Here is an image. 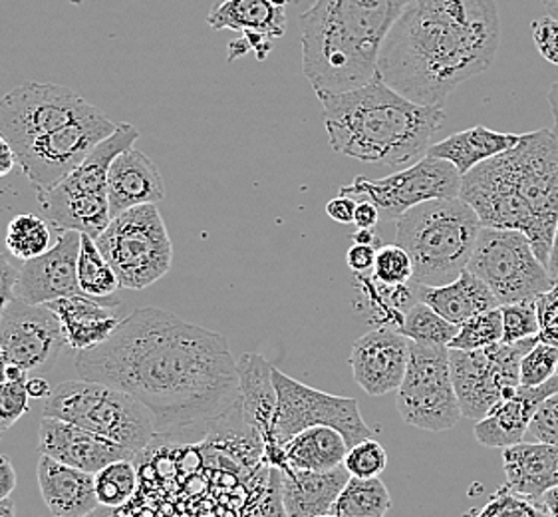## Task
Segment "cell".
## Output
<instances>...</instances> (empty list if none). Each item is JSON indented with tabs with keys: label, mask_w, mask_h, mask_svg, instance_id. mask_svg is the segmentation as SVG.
<instances>
[{
	"label": "cell",
	"mask_w": 558,
	"mask_h": 517,
	"mask_svg": "<svg viewBox=\"0 0 558 517\" xmlns=\"http://www.w3.org/2000/svg\"><path fill=\"white\" fill-rule=\"evenodd\" d=\"M98 110L80 94L60 84L24 82L0 98V134L14 154L40 135L54 132Z\"/></svg>",
	"instance_id": "cell-14"
},
{
	"label": "cell",
	"mask_w": 558,
	"mask_h": 517,
	"mask_svg": "<svg viewBox=\"0 0 558 517\" xmlns=\"http://www.w3.org/2000/svg\"><path fill=\"white\" fill-rule=\"evenodd\" d=\"M410 345L412 340L391 326H378L357 338L350 352L357 386L369 396L396 393L405 376Z\"/></svg>",
	"instance_id": "cell-19"
},
{
	"label": "cell",
	"mask_w": 558,
	"mask_h": 517,
	"mask_svg": "<svg viewBox=\"0 0 558 517\" xmlns=\"http://www.w3.org/2000/svg\"><path fill=\"white\" fill-rule=\"evenodd\" d=\"M410 0H314L299 21L302 72L314 92H344L376 76L381 45Z\"/></svg>",
	"instance_id": "cell-5"
},
{
	"label": "cell",
	"mask_w": 558,
	"mask_h": 517,
	"mask_svg": "<svg viewBox=\"0 0 558 517\" xmlns=\"http://www.w3.org/2000/svg\"><path fill=\"white\" fill-rule=\"evenodd\" d=\"M16 164V154L12 149L11 142L0 134V178L9 176Z\"/></svg>",
	"instance_id": "cell-53"
},
{
	"label": "cell",
	"mask_w": 558,
	"mask_h": 517,
	"mask_svg": "<svg viewBox=\"0 0 558 517\" xmlns=\"http://www.w3.org/2000/svg\"><path fill=\"white\" fill-rule=\"evenodd\" d=\"M78 282L80 291L92 299H108L118 289H122L116 270L96 245V239L84 233L80 245Z\"/></svg>",
	"instance_id": "cell-33"
},
{
	"label": "cell",
	"mask_w": 558,
	"mask_h": 517,
	"mask_svg": "<svg viewBox=\"0 0 558 517\" xmlns=\"http://www.w3.org/2000/svg\"><path fill=\"white\" fill-rule=\"evenodd\" d=\"M38 450L82 472L96 473L108 464L134 460V452L101 438L86 428L70 424L58 418L45 417L38 428Z\"/></svg>",
	"instance_id": "cell-21"
},
{
	"label": "cell",
	"mask_w": 558,
	"mask_h": 517,
	"mask_svg": "<svg viewBox=\"0 0 558 517\" xmlns=\"http://www.w3.org/2000/svg\"><path fill=\"white\" fill-rule=\"evenodd\" d=\"M7 369H9V360L4 357V350L0 347V384L7 381Z\"/></svg>",
	"instance_id": "cell-60"
},
{
	"label": "cell",
	"mask_w": 558,
	"mask_h": 517,
	"mask_svg": "<svg viewBox=\"0 0 558 517\" xmlns=\"http://www.w3.org/2000/svg\"><path fill=\"white\" fill-rule=\"evenodd\" d=\"M76 372L132 394L156 418L157 436H209L239 408L229 340L157 306L135 309L112 337L78 352Z\"/></svg>",
	"instance_id": "cell-1"
},
{
	"label": "cell",
	"mask_w": 558,
	"mask_h": 517,
	"mask_svg": "<svg viewBox=\"0 0 558 517\" xmlns=\"http://www.w3.org/2000/svg\"><path fill=\"white\" fill-rule=\"evenodd\" d=\"M525 442H541L558 446V393L550 394L543 405L538 406L531 426L526 430Z\"/></svg>",
	"instance_id": "cell-44"
},
{
	"label": "cell",
	"mask_w": 558,
	"mask_h": 517,
	"mask_svg": "<svg viewBox=\"0 0 558 517\" xmlns=\"http://www.w3.org/2000/svg\"><path fill=\"white\" fill-rule=\"evenodd\" d=\"M480 215L461 197L420 203L396 219V243L410 253L422 287L456 281L470 265L480 237Z\"/></svg>",
	"instance_id": "cell-6"
},
{
	"label": "cell",
	"mask_w": 558,
	"mask_h": 517,
	"mask_svg": "<svg viewBox=\"0 0 558 517\" xmlns=\"http://www.w3.org/2000/svg\"><path fill=\"white\" fill-rule=\"evenodd\" d=\"M239 372V410L246 426L257 432L265 444V460L284 470L287 461L282 448L275 442V414H277V388L272 381V366L260 354L245 352L236 359Z\"/></svg>",
	"instance_id": "cell-20"
},
{
	"label": "cell",
	"mask_w": 558,
	"mask_h": 517,
	"mask_svg": "<svg viewBox=\"0 0 558 517\" xmlns=\"http://www.w3.org/2000/svg\"><path fill=\"white\" fill-rule=\"evenodd\" d=\"M502 340L501 306L473 316L459 326L458 335L449 342V349L481 350Z\"/></svg>",
	"instance_id": "cell-37"
},
{
	"label": "cell",
	"mask_w": 558,
	"mask_h": 517,
	"mask_svg": "<svg viewBox=\"0 0 558 517\" xmlns=\"http://www.w3.org/2000/svg\"><path fill=\"white\" fill-rule=\"evenodd\" d=\"M166 197V183L154 159L130 147L113 159L108 171V203L110 215L123 214L140 205H157Z\"/></svg>",
	"instance_id": "cell-24"
},
{
	"label": "cell",
	"mask_w": 558,
	"mask_h": 517,
	"mask_svg": "<svg viewBox=\"0 0 558 517\" xmlns=\"http://www.w3.org/2000/svg\"><path fill=\"white\" fill-rule=\"evenodd\" d=\"M320 517H342V516H336V514H328V516H320Z\"/></svg>",
	"instance_id": "cell-62"
},
{
	"label": "cell",
	"mask_w": 558,
	"mask_h": 517,
	"mask_svg": "<svg viewBox=\"0 0 558 517\" xmlns=\"http://www.w3.org/2000/svg\"><path fill=\"white\" fill-rule=\"evenodd\" d=\"M82 233L58 231L57 245L40 257L24 261L14 297L31 304H46L80 294L78 257Z\"/></svg>",
	"instance_id": "cell-18"
},
{
	"label": "cell",
	"mask_w": 558,
	"mask_h": 517,
	"mask_svg": "<svg viewBox=\"0 0 558 517\" xmlns=\"http://www.w3.org/2000/svg\"><path fill=\"white\" fill-rule=\"evenodd\" d=\"M118 124L101 110L40 135L16 152V164L36 193L52 190L88 158L92 149L116 132Z\"/></svg>",
	"instance_id": "cell-15"
},
{
	"label": "cell",
	"mask_w": 558,
	"mask_h": 517,
	"mask_svg": "<svg viewBox=\"0 0 558 517\" xmlns=\"http://www.w3.org/2000/svg\"><path fill=\"white\" fill-rule=\"evenodd\" d=\"M64 345L60 321L46 304L14 297L0 315V347L12 366L26 372L50 369Z\"/></svg>",
	"instance_id": "cell-17"
},
{
	"label": "cell",
	"mask_w": 558,
	"mask_h": 517,
	"mask_svg": "<svg viewBox=\"0 0 558 517\" xmlns=\"http://www.w3.org/2000/svg\"><path fill=\"white\" fill-rule=\"evenodd\" d=\"M26 381H4L0 384V434L14 426L28 412L31 394L26 390Z\"/></svg>",
	"instance_id": "cell-43"
},
{
	"label": "cell",
	"mask_w": 558,
	"mask_h": 517,
	"mask_svg": "<svg viewBox=\"0 0 558 517\" xmlns=\"http://www.w3.org/2000/svg\"><path fill=\"white\" fill-rule=\"evenodd\" d=\"M272 381L277 388L275 442L280 448L302 430L314 426L335 428L347 438L348 448L372 438V430L360 414V405L354 398L316 390L275 366Z\"/></svg>",
	"instance_id": "cell-13"
},
{
	"label": "cell",
	"mask_w": 558,
	"mask_h": 517,
	"mask_svg": "<svg viewBox=\"0 0 558 517\" xmlns=\"http://www.w3.org/2000/svg\"><path fill=\"white\" fill-rule=\"evenodd\" d=\"M461 176L456 166L444 159L424 156L393 176L381 180H368L357 176L356 180L340 188L342 195L366 197L376 203L381 219L396 221L415 205L434 200H451L459 197Z\"/></svg>",
	"instance_id": "cell-16"
},
{
	"label": "cell",
	"mask_w": 558,
	"mask_h": 517,
	"mask_svg": "<svg viewBox=\"0 0 558 517\" xmlns=\"http://www.w3.org/2000/svg\"><path fill=\"white\" fill-rule=\"evenodd\" d=\"M468 270L492 289L501 306L536 301L553 289L547 265L536 257L525 233L514 229L481 227Z\"/></svg>",
	"instance_id": "cell-10"
},
{
	"label": "cell",
	"mask_w": 558,
	"mask_h": 517,
	"mask_svg": "<svg viewBox=\"0 0 558 517\" xmlns=\"http://www.w3.org/2000/svg\"><path fill=\"white\" fill-rule=\"evenodd\" d=\"M547 269L550 282H553V287H555V285H558V227L557 236H555V243H553L550 255H548Z\"/></svg>",
	"instance_id": "cell-57"
},
{
	"label": "cell",
	"mask_w": 558,
	"mask_h": 517,
	"mask_svg": "<svg viewBox=\"0 0 558 517\" xmlns=\"http://www.w3.org/2000/svg\"><path fill=\"white\" fill-rule=\"evenodd\" d=\"M558 349L538 340L521 360V386L535 388L557 376Z\"/></svg>",
	"instance_id": "cell-42"
},
{
	"label": "cell",
	"mask_w": 558,
	"mask_h": 517,
	"mask_svg": "<svg viewBox=\"0 0 558 517\" xmlns=\"http://www.w3.org/2000/svg\"><path fill=\"white\" fill-rule=\"evenodd\" d=\"M45 417L86 428L125 450L142 454L156 438V418L132 394L94 381H66L48 394Z\"/></svg>",
	"instance_id": "cell-7"
},
{
	"label": "cell",
	"mask_w": 558,
	"mask_h": 517,
	"mask_svg": "<svg viewBox=\"0 0 558 517\" xmlns=\"http://www.w3.org/2000/svg\"><path fill=\"white\" fill-rule=\"evenodd\" d=\"M19 273L21 270L14 269V265L9 258L0 255V315L14 299V287L19 281Z\"/></svg>",
	"instance_id": "cell-49"
},
{
	"label": "cell",
	"mask_w": 558,
	"mask_h": 517,
	"mask_svg": "<svg viewBox=\"0 0 558 517\" xmlns=\"http://www.w3.org/2000/svg\"><path fill=\"white\" fill-rule=\"evenodd\" d=\"M291 0H219L209 12L207 23L215 31L243 34L248 52L265 60L272 43L287 33V9Z\"/></svg>",
	"instance_id": "cell-22"
},
{
	"label": "cell",
	"mask_w": 558,
	"mask_h": 517,
	"mask_svg": "<svg viewBox=\"0 0 558 517\" xmlns=\"http://www.w3.org/2000/svg\"><path fill=\"white\" fill-rule=\"evenodd\" d=\"M548 101H550V108H553V113H555V130L553 132L558 137V82L548 92Z\"/></svg>",
	"instance_id": "cell-58"
},
{
	"label": "cell",
	"mask_w": 558,
	"mask_h": 517,
	"mask_svg": "<svg viewBox=\"0 0 558 517\" xmlns=\"http://www.w3.org/2000/svg\"><path fill=\"white\" fill-rule=\"evenodd\" d=\"M502 470L507 490L538 502L558 485V446L521 442L502 448Z\"/></svg>",
	"instance_id": "cell-27"
},
{
	"label": "cell",
	"mask_w": 558,
	"mask_h": 517,
	"mask_svg": "<svg viewBox=\"0 0 558 517\" xmlns=\"http://www.w3.org/2000/svg\"><path fill=\"white\" fill-rule=\"evenodd\" d=\"M282 454L287 468L328 472L344 466L348 442L335 428H306L282 444Z\"/></svg>",
	"instance_id": "cell-31"
},
{
	"label": "cell",
	"mask_w": 558,
	"mask_h": 517,
	"mask_svg": "<svg viewBox=\"0 0 558 517\" xmlns=\"http://www.w3.org/2000/svg\"><path fill=\"white\" fill-rule=\"evenodd\" d=\"M36 476L43 502L54 517H86L100 507L94 473L82 472L43 454Z\"/></svg>",
	"instance_id": "cell-25"
},
{
	"label": "cell",
	"mask_w": 558,
	"mask_h": 517,
	"mask_svg": "<svg viewBox=\"0 0 558 517\" xmlns=\"http://www.w3.org/2000/svg\"><path fill=\"white\" fill-rule=\"evenodd\" d=\"M388 466V454L378 440L368 438L348 448L344 468L354 478H380Z\"/></svg>",
	"instance_id": "cell-41"
},
{
	"label": "cell",
	"mask_w": 558,
	"mask_h": 517,
	"mask_svg": "<svg viewBox=\"0 0 558 517\" xmlns=\"http://www.w3.org/2000/svg\"><path fill=\"white\" fill-rule=\"evenodd\" d=\"M245 517H289L280 497V470L270 466L267 485L258 495L255 507L246 512Z\"/></svg>",
	"instance_id": "cell-46"
},
{
	"label": "cell",
	"mask_w": 558,
	"mask_h": 517,
	"mask_svg": "<svg viewBox=\"0 0 558 517\" xmlns=\"http://www.w3.org/2000/svg\"><path fill=\"white\" fill-rule=\"evenodd\" d=\"M350 473L344 466L328 472L280 470V497L289 517H320L332 514L336 500L344 490Z\"/></svg>",
	"instance_id": "cell-26"
},
{
	"label": "cell",
	"mask_w": 558,
	"mask_h": 517,
	"mask_svg": "<svg viewBox=\"0 0 558 517\" xmlns=\"http://www.w3.org/2000/svg\"><path fill=\"white\" fill-rule=\"evenodd\" d=\"M316 98L336 154L386 168L424 158L447 118L444 106L408 100L378 74L352 91H318Z\"/></svg>",
	"instance_id": "cell-4"
},
{
	"label": "cell",
	"mask_w": 558,
	"mask_h": 517,
	"mask_svg": "<svg viewBox=\"0 0 558 517\" xmlns=\"http://www.w3.org/2000/svg\"><path fill=\"white\" fill-rule=\"evenodd\" d=\"M521 135L502 134L485 125H475L458 134L449 135L446 140L432 144L425 156L444 159L456 166L459 176L463 178L471 169L477 168L483 161L499 156L502 152L517 146Z\"/></svg>",
	"instance_id": "cell-30"
},
{
	"label": "cell",
	"mask_w": 558,
	"mask_h": 517,
	"mask_svg": "<svg viewBox=\"0 0 558 517\" xmlns=\"http://www.w3.org/2000/svg\"><path fill=\"white\" fill-rule=\"evenodd\" d=\"M50 227L38 215H16L7 227V248L21 261L45 255L50 249Z\"/></svg>",
	"instance_id": "cell-35"
},
{
	"label": "cell",
	"mask_w": 558,
	"mask_h": 517,
	"mask_svg": "<svg viewBox=\"0 0 558 517\" xmlns=\"http://www.w3.org/2000/svg\"><path fill=\"white\" fill-rule=\"evenodd\" d=\"M541 2H543V7L547 9L550 16L558 19V0H541Z\"/></svg>",
	"instance_id": "cell-61"
},
{
	"label": "cell",
	"mask_w": 558,
	"mask_h": 517,
	"mask_svg": "<svg viewBox=\"0 0 558 517\" xmlns=\"http://www.w3.org/2000/svg\"><path fill=\"white\" fill-rule=\"evenodd\" d=\"M396 393L398 414L410 426L444 432L463 417L451 378L449 347L412 342L405 376Z\"/></svg>",
	"instance_id": "cell-12"
},
{
	"label": "cell",
	"mask_w": 558,
	"mask_h": 517,
	"mask_svg": "<svg viewBox=\"0 0 558 517\" xmlns=\"http://www.w3.org/2000/svg\"><path fill=\"white\" fill-rule=\"evenodd\" d=\"M465 517H548V514L538 502H531L523 495L513 494L502 485L487 502V506L471 509Z\"/></svg>",
	"instance_id": "cell-39"
},
{
	"label": "cell",
	"mask_w": 558,
	"mask_h": 517,
	"mask_svg": "<svg viewBox=\"0 0 558 517\" xmlns=\"http://www.w3.org/2000/svg\"><path fill=\"white\" fill-rule=\"evenodd\" d=\"M46 306L58 316L66 347L76 352L98 347L112 337L113 330L122 323L110 306L98 303V299H92L84 292L46 303Z\"/></svg>",
	"instance_id": "cell-28"
},
{
	"label": "cell",
	"mask_w": 558,
	"mask_h": 517,
	"mask_svg": "<svg viewBox=\"0 0 558 517\" xmlns=\"http://www.w3.org/2000/svg\"><path fill=\"white\" fill-rule=\"evenodd\" d=\"M98 502L104 507H122L134 497L137 472L132 460H118L94 473Z\"/></svg>",
	"instance_id": "cell-36"
},
{
	"label": "cell",
	"mask_w": 558,
	"mask_h": 517,
	"mask_svg": "<svg viewBox=\"0 0 558 517\" xmlns=\"http://www.w3.org/2000/svg\"><path fill=\"white\" fill-rule=\"evenodd\" d=\"M536 313L541 323L538 340L558 349V285L536 299Z\"/></svg>",
	"instance_id": "cell-45"
},
{
	"label": "cell",
	"mask_w": 558,
	"mask_h": 517,
	"mask_svg": "<svg viewBox=\"0 0 558 517\" xmlns=\"http://www.w3.org/2000/svg\"><path fill=\"white\" fill-rule=\"evenodd\" d=\"M0 517H14V502H12V497L0 500Z\"/></svg>",
	"instance_id": "cell-59"
},
{
	"label": "cell",
	"mask_w": 558,
	"mask_h": 517,
	"mask_svg": "<svg viewBox=\"0 0 558 517\" xmlns=\"http://www.w3.org/2000/svg\"><path fill=\"white\" fill-rule=\"evenodd\" d=\"M96 245L116 270L120 287L144 291L173 265V245L157 205L147 203L116 215Z\"/></svg>",
	"instance_id": "cell-9"
},
{
	"label": "cell",
	"mask_w": 558,
	"mask_h": 517,
	"mask_svg": "<svg viewBox=\"0 0 558 517\" xmlns=\"http://www.w3.org/2000/svg\"><path fill=\"white\" fill-rule=\"evenodd\" d=\"M356 207L357 203L354 197L338 193V197H335V200H330V202L326 203V214H328L330 219H335L336 224L350 226V224H354Z\"/></svg>",
	"instance_id": "cell-50"
},
{
	"label": "cell",
	"mask_w": 558,
	"mask_h": 517,
	"mask_svg": "<svg viewBox=\"0 0 558 517\" xmlns=\"http://www.w3.org/2000/svg\"><path fill=\"white\" fill-rule=\"evenodd\" d=\"M415 291H417V301L429 304L436 313L456 326L463 325L465 321L485 311L501 306L492 289L468 269L449 285L444 287L415 285Z\"/></svg>",
	"instance_id": "cell-29"
},
{
	"label": "cell",
	"mask_w": 558,
	"mask_h": 517,
	"mask_svg": "<svg viewBox=\"0 0 558 517\" xmlns=\"http://www.w3.org/2000/svg\"><path fill=\"white\" fill-rule=\"evenodd\" d=\"M372 275L388 287L408 285L413 279V261L405 249L396 245H380L376 249V263Z\"/></svg>",
	"instance_id": "cell-38"
},
{
	"label": "cell",
	"mask_w": 558,
	"mask_h": 517,
	"mask_svg": "<svg viewBox=\"0 0 558 517\" xmlns=\"http://www.w3.org/2000/svg\"><path fill=\"white\" fill-rule=\"evenodd\" d=\"M140 132L132 124H118L116 132L92 149L70 176L45 193H36L48 224L57 231H78L98 239L110 226L108 171L113 159L134 147Z\"/></svg>",
	"instance_id": "cell-8"
},
{
	"label": "cell",
	"mask_w": 558,
	"mask_h": 517,
	"mask_svg": "<svg viewBox=\"0 0 558 517\" xmlns=\"http://www.w3.org/2000/svg\"><path fill=\"white\" fill-rule=\"evenodd\" d=\"M555 393H558V376L535 388L521 386L514 396L493 406L487 417L477 420L475 438L485 448H509L525 442L538 406Z\"/></svg>",
	"instance_id": "cell-23"
},
{
	"label": "cell",
	"mask_w": 558,
	"mask_h": 517,
	"mask_svg": "<svg viewBox=\"0 0 558 517\" xmlns=\"http://www.w3.org/2000/svg\"><path fill=\"white\" fill-rule=\"evenodd\" d=\"M26 390L31 394V398H48V394L52 393V388L48 386L45 378H28Z\"/></svg>",
	"instance_id": "cell-54"
},
{
	"label": "cell",
	"mask_w": 558,
	"mask_h": 517,
	"mask_svg": "<svg viewBox=\"0 0 558 517\" xmlns=\"http://www.w3.org/2000/svg\"><path fill=\"white\" fill-rule=\"evenodd\" d=\"M538 337L519 342H497L487 349H449L451 378L458 393L461 414L481 420L495 405L521 388V360L535 347Z\"/></svg>",
	"instance_id": "cell-11"
},
{
	"label": "cell",
	"mask_w": 558,
	"mask_h": 517,
	"mask_svg": "<svg viewBox=\"0 0 558 517\" xmlns=\"http://www.w3.org/2000/svg\"><path fill=\"white\" fill-rule=\"evenodd\" d=\"M499 45L497 0H410L381 45L376 74L408 100L446 106L492 67Z\"/></svg>",
	"instance_id": "cell-2"
},
{
	"label": "cell",
	"mask_w": 558,
	"mask_h": 517,
	"mask_svg": "<svg viewBox=\"0 0 558 517\" xmlns=\"http://www.w3.org/2000/svg\"><path fill=\"white\" fill-rule=\"evenodd\" d=\"M390 509V492L380 478L350 476L336 500L332 514L342 517H386Z\"/></svg>",
	"instance_id": "cell-32"
},
{
	"label": "cell",
	"mask_w": 558,
	"mask_h": 517,
	"mask_svg": "<svg viewBox=\"0 0 558 517\" xmlns=\"http://www.w3.org/2000/svg\"><path fill=\"white\" fill-rule=\"evenodd\" d=\"M352 243L376 248L380 243V237L376 233V229H357L356 233L352 236Z\"/></svg>",
	"instance_id": "cell-55"
},
{
	"label": "cell",
	"mask_w": 558,
	"mask_h": 517,
	"mask_svg": "<svg viewBox=\"0 0 558 517\" xmlns=\"http://www.w3.org/2000/svg\"><path fill=\"white\" fill-rule=\"evenodd\" d=\"M531 34L541 57L558 67V19L550 14L545 19H538L531 24Z\"/></svg>",
	"instance_id": "cell-47"
},
{
	"label": "cell",
	"mask_w": 558,
	"mask_h": 517,
	"mask_svg": "<svg viewBox=\"0 0 558 517\" xmlns=\"http://www.w3.org/2000/svg\"><path fill=\"white\" fill-rule=\"evenodd\" d=\"M16 490V472L12 468L11 460L0 454V500L11 497Z\"/></svg>",
	"instance_id": "cell-52"
},
{
	"label": "cell",
	"mask_w": 558,
	"mask_h": 517,
	"mask_svg": "<svg viewBox=\"0 0 558 517\" xmlns=\"http://www.w3.org/2000/svg\"><path fill=\"white\" fill-rule=\"evenodd\" d=\"M557 376H558V366H557Z\"/></svg>",
	"instance_id": "cell-63"
},
{
	"label": "cell",
	"mask_w": 558,
	"mask_h": 517,
	"mask_svg": "<svg viewBox=\"0 0 558 517\" xmlns=\"http://www.w3.org/2000/svg\"><path fill=\"white\" fill-rule=\"evenodd\" d=\"M502 342H519L538 337L541 323L536 313V301L502 304Z\"/></svg>",
	"instance_id": "cell-40"
},
{
	"label": "cell",
	"mask_w": 558,
	"mask_h": 517,
	"mask_svg": "<svg viewBox=\"0 0 558 517\" xmlns=\"http://www.w3.org/2000/svg\"><path fill=\"white\" fill-rule=\"evenodd\" d=\"M403 337L425 347H449L458 335L459 326L451 325L424 301L415 303L405 311L402 325L398 328Z\"/></svg>",
	"instance_id": "cell-34"
},
{
	"label": "cell",
	"mask_w": 558,
	"mask_h": 517,
	"mask_svg": "<svg viewBox=\"0 0 558 517\" xmlns=\"http://www.w3.org/2000/svg\"><path fill=\"white\" fill-rule=\"evenodd\" d=\"M538 504L547 512L548 517H558V485L548 490L547 494L538 500Z\"/></svg>",
	"instance_id": "cell-56"
},
{
	"label": "cell",
	"mask_w": 558,
	"mask_h": 517,
	"mask_svg": "<svg viewBox=\"0 0 558 517\" xmlns=\"http://www.w3.org/2000/svg\"><path fill=\"white\" fill-rule=\"evenodd\" d=\"M347 263L356 275H372L374 263H376V248L354 243L348 249Z\"/></svg>",
	"instance_id": "cell-48"
},
{
	"label": "cell",
	"mask_w": 558,
	"mask_h": 517,
	"mask_svg": "<svg viewBox=\"0 0 558 517\" xmlns=\"http://www.w3.org/2000/svg\"><path fill=\"white\" fill-rule=\"evenodd\" d=\"M459 197L481 224L525 233L545 265L558 227V137L536 130L461 178Z\"/></svg>",
	"instance_id": "cell-3"
},
{
	"label": "cell",
	"mask_w": 558,
	"mask_h": 517,
	"mask_svg": "<svg viewBox=\"0 0 558 517\" xmlns=\"http://www.w3.org/2000/svg\"><path fill=\"white\" fill-rule=\"evenodd\" d=\"M380 219V209L376 207V203L369 200L357 203L356 215H354V226L357 229H376Z\"/></svg>",
	"instance_id": "cell-51"
}]
</instances>
